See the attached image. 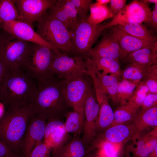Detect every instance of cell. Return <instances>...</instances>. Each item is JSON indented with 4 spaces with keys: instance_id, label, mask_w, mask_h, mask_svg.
I'll use <instances>...</instances> for the list:
<instances>
[{
    "instance_id": "cell-33",
    "label": "cell",
    "mask_w": 157,
    "mask_h": 157,
    "mask_svg": "<svg viewBox=\"0 0 157 157\" xmlns=\"http://www.w3.org/2000/svg\"><path fill=\"white\" fill-rule=\"evenodd\" d=\"M84 154L85 149L82 143L76 140L67 147L60 157H83Z\"/></svg>"
},
{
    "instance_id": "cell-19",
    "label": "cell",
    "mask_w": 157,
    "mask_h": 157,
    "mask_svg": "<svg viewBox=\"0 0 157 157\" xmlns=\"http://www.w3.org/2000/svg\"><path fill=\"white\" fill-rule=\"evenodd\" d=\"M112 33L116 38L125 60L131 53L156 42L142 40L132 36L122 30L116 26H113Z\"/></svg>"
},
{
    "instance_id": "cell-24",
    "label": "cell",
    "mask_w": 157,
    "mask_h": 157,
    "mask_svg": "<svg viewBox=\"0 0 157 157\" xmlns=\"http://www.w3.org/2000/svg\"><path fill=\"white\" fill-rule=\"evenodd\" d=\"M116 26L128 34L140 39L152 42H157L156 36L152 31L142 24H128Z\"/></svg>"
},
{
    "instance_id": "cell-14",
    "label": "cell",
    "mask_w": 157,
    "mask_h": 157,
    "mask_svg": "<svg viewBox=\"0 0 157 157\" xmlns=\"http://www.w3.org/2000/svg\"><path fill=\"white\" fill-rule=\"evenodd\" d=\"M99 109L94 90L91 87L87 94L84 108L85 121L83 138L86 141H90L96 135V124Z\"/></svg>"
},
{
    "instance_id": "cell-47",
    "label": "cell",
    "mask_w": 157,
    "mask_h": 157,
    "mask_svg": "<svg viewBox=\"0 0 157 157\" xmlns=\"http://www.w3.org/2000/svg\"><path fill=\"white\" fill-rule=\"evenodd\" d=\"M1 39L0 38V43H1Z\"/></svg>"
},
{
    "instance_id": "cell-13",
    "label": "cell",
    "mask_w": 157,
    "mask_h": 157,
    "mask_svg": "<svg viewBox=\"0 0 157 157\" xmlns=\"http://www.w3.org/2000/svg\"><path fill=\"white\" fill-rule=\"evenodd\" d=\"M3 30L11 35L24 41L59 51L42 38L32 26L20 20H11L2 24Z\"/></svg>"
},
{
    "instance_id": "cell-27",
    "label": "cell",
    "mask_w": 157,
    "mask_h": 157,
    "mask_svg": "<svg viewBox=\"0 0 157 157\" xmlns=\"http://www.w3.org/2000/svg\"><path fill=\"white\" fill-rule=\"evenodd\" d=\"M67 133H76L84 127V109L69 112L64 124Z\"/></svg>"
},
{
    "instance_id": "cell-8",
    "label": "cell",
    "mask_w": 157,
    "mask_h": 157,
    "mask_svg": "<svg viewBox=\"0 0 157 157\" xmlns=\"http://www.w3.org/2000/svg\"><path fill=\"white\" fill-rule=\"evenodd\" d=\"M30 44L10 35L1 40L0 56L8 70L21 69Z\"/></svg>"
},
{
    "instance_id": "cell-4",
    "label": "cell",
    "mask_w": 157,
    "mask_h": 157,
    "mask_svg": "<svg viewBox=\"0 0 157 157\" xmlns=\"http://www.w3.org/2000/svg\"><path fill=\"white\" fill-rule=\"evenodd\" d=\"M36 33L62 52L72 55L71 33L59 20L46 12L37 21Z\"/></svg>"
},
{
    "instance_id": "cell-6",
    "label": "cell",
    "mask_w": 157,
    "mask_h": 157,
    "mask_svg": "<svg viewBox=\"0 0 157 157\" xmlns=\"http://www.w3.org/2000/svg\"><path fill=\"white\" fill-rule=\"evenodd\" d=\"M102 25H94L87 20L80 21L71 32L72 54L84 59L90 57L92 47L103 30Z\"/></svg>"
},
{
    "instance_id": "cell-39",
    "label": "cell",
    "mask_w": 157,
    "mask_h": 157,
    "mask_svg": "<svg viewBox=\"0 0 157 157\" xmlns=\"http://www.w3.org/2000/svg\"><path fill=\"white\" fill-rule=\"evenodd\" d=\"M157 105V94L150 93L145 98L141 106L142 109H147Z\"/></svg>"
},
{
    "instance_id": "cell-35",
    "label": "cell",
    "mask_w": 157,
    "mask_h": 157,
    "mask_svg": "<svg viewBox=\"0 0 157 157\" xmlns=\"http://www.w3.org/2000/svg\"><path fill=\"white\" fill-rule=\"evenodd\" d=\"M119 144H115L105 140L100 145L99 152L101 157H118Z\"/></svg>"
},
{
    "instance_id": "cell-3",
    "label": "cell",
    "mask_w": 157,
    "mask_h": 157,
    "mask_svg": "<svg viewBox=\"0 0 157 157\" xmlns=\"http://www.w3.org/2000/svg\"><path fill=\"white\" fill-rule=\"evenodd\" d=\"M37 87L33 78L22 69L8 70L0 86V100L9 107L27 105Z\"/></svg>"
},
{
    "instance_id": "cell-18",
    "label": "cell",
    "mask_w": 157,
    "mask_h": 157,
    "mask_svg": "<svg viewBox=\"0 0 157 157\" xmlns=\"http://www.w3.org/2000/svg\"><path fill=\"white\" fill-rule=\"evenodd\" d=\"M87 64L86 73L121 76L119 60L107 58L90 57L85 59Z\"/></svg>"
},
{
    "instance_id": "cell-30",
    "label": "cell",
    "mask_w": 157,
    "mask_h": 157,
    "mask_svg": "<svg viewBox=\"0 0 157 157\" xmlns=\"http://www.w3.org/2000/svg\"><path fill=\"white\" fill-rule=\"evenodd\" d=\"M151 67L142 66L134 63H129L121 72L122 78L131 81H140Z\"/></svg>"
},
{
    "instance_id": "cell-7",
    "label": "cell",
    "mask_w": 157,
    "mask_h": 157,
    "mask_svg": "<svg viewBox=\"0 0 157 157\" xmlns=\"http://www.w3.org/2000/svg\"><path fill=\"white\" fill-rule=\"evenodd\" d=\"M50 69L59 78L69 81L86 73L87 64L85 60L80 57L54 51Z\"/></svg>"
},
{
    "instance_id": "cell-41",
    "label": "cell",
    "mask_w": 157,
    "mask_h": 157,
    "mask_svg": "<svg viewBox=\"0 0 157 157\" xmlns=\"http://www.w3.org/2000/svg\"><path fill=\"white\" fill-rule=\"evenodd\" d=\"M145 23L149 25L152 28L156 30L157 28V3L155 4L154 9L151 11L149 19Z\"/></svg>"
},
{
    "instance_id": "cell-20",
    "label": "cell",
    "mask_w": 157,
    "mask_h": 157,
    "mask_svg": "<svg viewBox=\"0 0 157 157\" xmlns=\"http://www.w3.org/2000/svg\"><path fill=\"white\" fill-rule=\"evenodd\" d=\"M125 60L146 67L157 65V42L131 53Z\"/></svg>"
},
{
    "instance_id": "cell-1",
    "label": "cell",
    "mask_w": 157,
    "mask_h": 157,
    "mask_svg": "<svg viewBox=\"0 0 157 157\" xmlns=\"http://www.w3.org/2000/svg\"><path fill=\"white\" fill-rule=\"evenodd\" d=\"M33 115L45 119H54L64 113L68 106L64 93L62 80L53 77L38 83L36 91L28 104Z\"/></svg>"
},
{
    "instance_id": "cell-37",
    "label": "cell",
    "mask_w": 157,
    "mask_h": 157,
    "mask_svg": "<svg viewBox=\"0 0 157 157\" xmlns=\"http://www.w3.org/2000/svg\"><path fill=\"white\" fill-rule=\"evenodd\" d=\"M51 150L49 146L42 142L35 146L28 157H50Z\"/></svg>"
},
{
    "instance_id": "cell-16",
    "label": "cell",
    "mask_w": 157,
    "mask_h": 157,
    "mask_svg": "<svg viewBox=\"0 0 157 157\" xmlns=\"http://www.w3.org/2000/svg\"><path fill=\"white\" fill-rule=\"evenodd\" d=\"M130 122L129 125L134 141L151 128L157 127V105L142 109Z\"/></svg>"
},
{
    "instance_id": "cell-17",
    "label": "cell",
    "mask_w": 157,
    "mask_h": 157,
    "mask_svg": "<svg viewBox=\"0 0 157 157\" xmlns=\"http://www.w3.org/2000/svg\"><path fill=\"white\" fill-rule=\"evenodd\" d=\"M90 56L124 60L117 40L112 33L103 36L98 43L91 50Z\"/></svg>"
},
{
    "instance_id": "cell-15",
    "label": "cell",
    "mask_w": 157,
    "mask_h": 157,
    "mask_svg": "<svg viewBox=\"0 0 157 157\" xmlns=\"http://www.w3.org/2000/svg\"><path fill=\"white\" fill-rule=\"evenodd\" d=\"M48 13L60 21L71 33L79 22L74 5L71 0H56Z\"/></svg>"
},
{
    "instance_id": "cell-2",
    "label": "cell",
    "mask_w": 157,
    "mask_h": 157,
    "mask_svg": "<svg viewBox=\"0 0 157 157\" xmlns=\"http://www.w3.org/2000/svg\"><path fill=\"white\" fill-rule=\"evenodd\" d=\"M33 115L27 104L9 107L0 119V139L18 157H21L22 141Z\"/></svg>"
},
{
    "instance_id": "cell-44",
    "label": "cell",
    "mask_w": 157,
    "mask_h": 157,
    "mask_svg": "<svg viewBox=\"0 0 157 157\" xmlns=\"http://www.w3.org/2000/svg\"><path fill=\"white\" fill-rule=\"evenodd\" d=\"M4 113V104L0 102V119L3 116Z\"/></svg>"
},
{
    "instance_id": "cell-12",
    "label": "cell",
    "mask_w": 157,
    "mask_h": 157,
    "mask_svg": "<svg viewBox=\"0 0 157 157\" xmlns=\"http://www.w3.org/2000/svg\"><path fill=\"white\" fill-rule=\"evenodd\" d=\"M56 0H14L20 16V21L32 27Z\"/></svg>"
},
{
    "instance_id": "cell-34",
    "label": "cell",
    "mask_w": 157,
    "mask_h": 157,
    "mask_svg": "<svg viewBox=\"0 0 157 157\" xmlns=\"http://www.w3.org/2000/svg\"><path fill=\"white\" fill-rule=\"evenodd\" d=\"M140 82L147 86L151 93L157 94V65L151 67Z\"/></svg>"
},
{
    "instance_id": "cell-36",
    "label": "cell",
    "mask_w": 157,
    "mask_h": 157,
    "mask_svg": "<svg viewBox=\"0 0 157 157\" xmlns=\"http://www.w3.org/2000/svg\"><path fill=\"white\" fill-rule=\"evenodd\" d=\"M75 6L79 20L87 19V15L92 3V0H71Z\"/></svg>"
},
{
    "instance_id": "cell-43",
    "label": "cell",
    "mask_w": 157,
    "mask_h": 157,
    "mask_svg": "<svg viewBox=\"0 0 157 157\" xmlns=\"http://www.w3.org/2000/svg\"><path fill=\"white\" fill-rule=\"evenodd\" d=\"M110 0H97L95 3L98 5H106V4L110 3Z\"/></svg>"
},
{
    "instance_id": "cell-21",
    "label": "cell",
    "mask_w": 157,
    "mask_h": 157,
    "mask_svg": "<svg viewBox=\"0 0 157 157\" xmlns=\"http://www.w3.org/2000/svg\"><path fill=\"white\" fill-rule=\"evenodd\" d=\"M46 124L44 137L45 144L52 149L58 147L63 141L67 133L64 124L62 122L51 119Z\"/></svg>"
},
{
    "instance_id": "cell-10",
    "label": "cell",
    "mask_w": 157,
    "mask_h": 157,
    "mask_svg": "<svg viewBox=\"0 0 157 157\" xmlns=\"http://www.w3.org/2000/svg\"><path fill=\"white\" fill-rule=\"evenodd\" d=\"M89 76L85 73L69 81L62 79L67 104L74 110L84 109L87 94L92 83Z\"/></svg>"
},
{
    "instance_id": "cell-40",
    "label": "cell",
    "mask_w": 157,
    "mask_h": 157,
    "mask_svg": "<svg viewBox=\"0 0 157 157\" xmlns=\"http://www.w3.org/2000/svg\"><path fill=\"white\" fill-rule=\"evenodd\" d=\"M0 157H18L0 139Z\"/></svg>"
},
{
    "instance_id": "cell-29",
    "label": "cell",
    "mask_w": 157,
    "mask_h": 157,
    "mask_svg": "<svg viewBox=\"0 0 157 157\" xmlns=\"http://www.w3.org/2000/svg\"><path fill=\"white\" fill-rule=\"evenodd\" d=\"M90 9V14L87 19L89 22L94 25H97L104 20L113 17L110 8L106 5L99 6L95 3H92Z\"/></svg>"
},
{
    "instance_id": "cell-23",
    "label": "cell",
    "mask_w": 157,
    "mask_h": 157,
    "mask_svg": "<svg viewBox=\"0 0 157 157\" xmlns=\"http://www.w3.org/2000/svg\"><path fill=\"white\" fill-rule=\"evenodd\" d=\"M106 140L111 143L120 144L129 139H132L129 125H116L107 129L104 133Z\"/></svg>"
},
{
    "instance_id": "cell-22",
    "label": "cell",
    "mask_w": 157,
    "mask_h": 157,
    "mask_svg": "<svg viewBox=\"0 0 157 157\" xmlns=\"http://www.w3.org/2000/svg\"><path fill=\"white\" fill-rule=\"evenodd\" d=\"M89 75L95 79L103 91L113 101L117 91L120 76L103 74L99 73H90Z\"/></svg>"
},
{
    "instance_id": "cell-45",
    "label": "cell",
    "mask_w": 157,
    "mask_h": 157,
    "mask_svg": "<svg viewBox=\"0 0 157 157\" xmlns=\"http://www.w3.org/2000/svg\"><path fill=\"white\" fill-rule=\"evenodd\" d=\"M147 157H157V147Z\"/></svg>"
},
{
    "instance_id": "cell-42",
    "label": "cell",
    "mask_w": 157,
    "mask_h": 157,
    "mask_svg": "<svg viewBox=\"0 0 157 157\" xmlns=\"http://www.w3.org/2000/svg\"><path fill=\"white\" fill-rule=\"evenodd\" d=\"M8 69L0 56V86Z\"/></svg>"
},
{
    "instance_id": "cell-46",
    "label": "cell",
    "mask_w": 157,
    "mask_h": 157,
    "mask_svg": "<svg viewBox=\"0 0 157 157\" xmlns=\"http://www.w3.org/2000/svg\"><path fill=\"white\" fill-rule=\"evenodd\" d=\"M144 1L147 3L148 2L154 3L155 4L157 3V0H143Z\"/></svg>"
},
{
    "instance_id": "cell-32",
    "label": "cell",
    "mask_w": 157,
    "mask_h": 157,
    "mask_svg": "<svg viewBox=\"0 0 157 157\" xmlns=\"http://www.w3.org/2000/svg\"><path fill=\"white\" fill-rule=\"evenodd\" d=\"M150 93L147 86L140 81L128 102L138 108L141 106L145 98Z\"/></svg>"
},
{
    "instance_id": "cell-5",
    "label": "cell",
    "mask_w": 157,
    "mask_h": 157,
    "mask_svg": "<svg viewBox=\"0 0 157 157\" xmlns=\"http://www.w3.org/2000/svg\"><path fill=\"white\" fill-rule=\"evenodd\" d=\"M54 50L36 44L30 45L21 69L38 83L54 77L50 69Z\"/></svg>"
},
{
    "instance_id": "cell-48",
    "label": "cell",
    "mask_w": 157,
    "mask_h": 157,
    "mask_svg": "<svg viewBox=\"0 0 157 157\" xmlns=\"http://www.w3.org/2000/svg\"><path fill=\"white\" fill-rule=\"evenodd\" d=\"M100 157V156H98V157Z\"/></svg>"
},
{
    "instance_id": "cell-28",
    "label": "cell",
    "mask_w": 157,
    "mask_h": 157,
    "mask_svg": "<svg viewBox=\"0 0 157 157\" xmlns=\"http://www.w3.org/2000/svg\"><path fill=\"white\" fill-rule=\"evenodd\" d=\"M15 4L14 0H0V24L11 20H20Z\"/></svg>"
},
{
    "instance_id": "cell-9",
    "label": "cell",
    "mask_w": 157,
    "mask_h": 157,
    "mask_svg": "<svg viewBox=\"0 0 157 157\" xmlns=\"http://www.w3.org/2000/svg\"><path fill=\"white\" fill-rule=\"evenodd\" d=\"M151 11L148 3L143 0H133L126 5L123 9L110 22L102 25L104 30L119 25L142 24L150 18Z\"/></svg>"
},
{
    "instance_id": "cell-26",
    "label": "cell",
    "mask_w": 157,
    "mask_h": 157,
    "mask_svg": "<svg viewBox=\"0 0 157 157\" xmlns=\"http://www.w3.org/2000/svg\"><path fill=\"white\" fill-rule=\"evenodd\" d=\"M138 109L128 102L124 104L121 105L114 112V120L110 126L130 122L135 116Z\"/></svg>"
},
{
    "instance_id": "cell-11",
    "label": "cell",
    "mask_w": 157,
    "mask_h": 157,
    "mask_svg": "<svg viewBox=\"0 0 157 157\" xmlns=\"http://www.w3.org/2000/svg\"><path fill=\"white\" fill-rule=\"evenodd\" d=\"M46 119L33 115L28 123L21 146V157H28L31 151L44 138L46 125Z\"/></svg>"
},
{
    "instance_id": "cell-38",
    "label": "cell",
    "mask_w": 157,
    "mask_h": 157,
    "mask_svg": "<svg viewBox=\"0 0 157 157\" xmlns=\"http://www.w3.org/2000/svg\"><path fill=\"white\" fill-rule=\"evenodd\" d=\"M126 2L125 0H110V9L113 17L123 9L126 5Z\"/></svg>"
},
{
    "instance_id": "cell-25",
    "label": "cell",
    "mask_w": 157,
    "mask_h": 157,
    "mask_svg": "<svg viewBox=\"0 0 157 157\" xmlns=\"http://www.w3.org/2000/svg\"><path fill=\"white\" fill-rule=\"evenodd\" d=\"M140 81L125 80L120 81L117 94L113 101L121 105L126 104L133 95Z\"/></svg>"
},
{
    "instance_id": "cell-31",
    "label": "cell",
    "mask_w": 157,
    "mask_h": 157,
    "mask_svg": "<svg viewBox=\"0 0 157 157\" xmlns=\"http://www.w3.org/2000/svg\"><path fill=\"white\" fill-rule=\"evenodd\" d=\"M100 109L96 124L97 129L103 130L107 129L111 125L114 120V112L108 101H105L99 105Z\"/></svg>"
}]
</instances>
